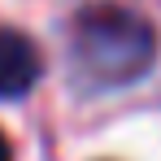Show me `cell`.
<instances>
[{
    "instance_id": "7a4b0ae2",
    "label": "cell",
    "mask_w": 161,
    "mask_h": 161,
    "mask_svg": "<svg viewBox=\"0 0 161 161\" xmlns=\"http://www.w3.org/2000/svg\"><path fill=\"white\" fill-rule=\"evenodd\" d=\"M0 161H9V139L0 135Z\"/></svg>"
},
{
    "instance_id": "6da1fadb",
    "label": "cell",
    "mask_w": 161,
    "mask_h": 161,
    "mask_svg": "<svg viewBox=\"0 0 161 161\" xmlns=\"http://www.w3.org/2000/svg\"><path fill=\"white\" fill-rule=\"evenodd\" d=\"M39 83V53L22 31L0 26V96L18 100Z\"/></svg>"
}]
</instances>
